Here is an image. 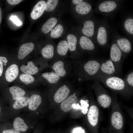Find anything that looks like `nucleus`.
<instances>
[{"mask_svg":"<svg viewBox=\"0 0 133 133\" xmlns=\"http://www.w3.org/2000/svg\"><path fill=\"white\" fill-rule=\"evenodd\" d=\"M99 110L97 107L92 105L88 111L87 117L89 122L92 126H94L97 124L98 120Z\"/></svg>","mask_w":133,"mask_h":133,"instance_id":"8","label":"nucleus"},{"mask_svg":"<svg viewBox=\"0 0 133 133\" xmlns=\"http://www.w3.org/2000/svg\"><path fill=\"white\" fill-rule=\"evenodd\" d=\"M22 0H7L8 2L11 5L17 4L21 2Z\"/></svg>","mask_w":133,"mask_h":133,"instance_id":"40","label":"nucleus"},{"mask_svg":"<svg viewBox=\"0 0 133 133\" xmlns=\"http://www.w3.org/2000/svg\"><path fill=\"white\" fill-rule=\"evenodd\" d=\"M29 99V97L25 96L18 99L13 103L12 106L13 108L15 110H18L28 106Z\"/></svg>","mask_w":133,"mask_h":133,"instance_id":"17","label":"nucleus"},{"mask_svg":"<svg viewBox=\"0 0 133 133\" xmlns=\"http://www.w3.org/2000/svg\"><path fill=\"white\" fill-rule=\"evenodd\" d=\"M97 40L99 43L101 45H104L106 43L107 33L106 29L104 27H101L98 29Z\"/></svg>","mask_w":133,"mask_h":133,"instance_id":"23","label":"nucleus"},{"mask_svg":"<svg viewBox=\"0 0 133 133\" xmlns=\"http://www.w3.org/2000/svg\"><path fill=\"white\" fill-rule=\"evenodd\" d=\"M10 19L17 26H20L21 25L22 23L16 16H12L10 18Z\"/></svg>","mask_w":133,"mask_h":133,"instance_id":"39","label":"nucleus"},{"mask_svg":"<svg viewBox=\"0 0 133 133\" xmlns=\"http://www.w3.org/2000/svg\"><path fill=\"white\" fill-rule=\"evenodd\" d=\"M8 60L6 58L3 56H0V77L2 74L3 71V64L6 63Z\"/></svg>","mask_w":133,"mask_h":133,"instance_id":"38","label":"nucleus"},{"mask_svg":"<svg viewBox=\"0 0 133 133\" xmlns=\"http://www.w3.org/2000/svg\"><path fill=\"white\" fill-rule=\"evenodd\" d=\"M124 27L130 34H133V19L129 18L127 19L124 24Z\"/></svg>","mask_w":133,"mask_h":133,"instance_id":"35","label":"nucleus"},{"mask_svg":"<svg viewBox=\"0 0 133 133\" xmlns=\"http://www.w3.org/2000/svg\"><path fill=\"white\" fill-rule=\"evenodd\" d=\"M80 44L81 48L84 50H92L95 48V46L93 42L86 36H82L80 38Z\"/></svg>","mask_w":133,"mask_h":133,"instance_id":"20","label":"nucleus"},{"mask_svg":"<svg viewBox=\"0 0 133 133\" xmlns=\"http://www.w3.org/2000/svg\"><path fill=\"white\" fill-rule=\"evenodd\" d=\"M67 39L68 49L71 51H75L76 49L77 42L76 37L73 34H69L68 35Z\"/></svg>","mask_w":133,"mask_h":133,"instance_id":"30","label":"nucleus"},{"mask_svg":"<svg viewBox=\"0 0 133 133\" xmlns=\"http://www.w3.org/2000/svg\"><path fill=\"white\" fill-rule=\"evenodd\" d=\"M112 124L114 128L117 129H121L123 124V118L119 112H115L112 114L111 119Z\"/></svg>","mask_w":133,"mask_h":133,"instance_id":"13","label":"nucleus"},{"mask_svg":"<svg viewBox=\"0 0 133 133\" xmlns=\"http://www.w3.org/2000/svg\"><path fill=\"white\" fill-rule=\"evenodd\" d=\"M78 99L76 96H70L62 102L61 105V108L64 111L68 112L73 108V105L76 103Z\"/></svg>","mask_w":133,"mask_h":133,"instance_id":"11","label":"nucleus"},{"mask_svg":"<svg viewBox=\"0 0 133 133\" xmlns=\"http://www.w3.org/2000/svg\"><path fill=\"white\" fill-rule=\"evenodd\" d=\"M101 63L95 60L89 61L84 64V70L92 78L99 72Z\"/></svg>","mask_w":133,"mask_h":133,"instance_id":"3","label":"nucleus"},{"mask_svg":"<svg viewBox=\"0 0 133 133\" xmlns=\"http://www.w3.org/2000/svg\"><path fill=\"white\" fill-rule=\"evenodd\" d=\"M19 77L20 80L26 85L33 83L34 80L32 75L25 73L20 74Z\"/></svg>","mask_w":133,"mask_h":133,"instance_id":"33","label":"nucleus"},{"mask_svg":"<svg viewBox=\"0 0 133 133\" xmlns=\"http://www.w3.org/2000/svg\"><path fill=\"white\" fill-rule=\"evenodd\" d=\"M58 0H49L46 3L45 10L51 12L57 6L58 2Z\"/></svg>","mask_w":133,"mask_h":133,"instance_id":"34","label":"nucleus"},{"mask_svg":"<svg viewBox=\"0 0 133 133\" xmlns=\"http://www.w3.org/2000/svg\"><path fill=\"white\" fill-rule=\"evenodd\" d=\"M110 60L118 65L120 63L122 53L120 48L116 43L113 44L111 46L110 51Z\"/></svg>","mask_w":133,"mask_h":133,"instance_id":"5","label":"nucleus"},{"mask_svg":"<svg viewBox=\"0 0 133 133\" xmlns=\"http://www.w3.org/2000/svg\"><path fill=\"white\" fill-rule=\"evenodd\" d=\"M0 133H23L17 131L5 122L0 123Z\"/></svg>","mask_w":133,"mask_h":133,"instance_id":"28","label":"nucleus"},{"mask_svg":"<svg viewBox=\"0 0 133 133\" xmlns=\"http://www.w3.org/2000/svg\"><path fill=\"white\" fill-rule=\"evenodd\" d=\"M91 8V6L90 4L86 2L82 1L76 5L75 10L78 13L85 15L90 12Z\"/></svg>","mask_w":133,"mask_h":133,"instance_id":"19","label":"nucleus"},{"mask_svg":"<svg viewBox=\"0 0 133 133\" xmlns=\"http://www.w3.org/2000/svg\"><path fill=\"white\" fill-rule=\"evenodd\" d=\"M54 49V47L53 45L50 44L48 45L42 49L41 53L44 58H51L53 57Z\"/></svg>","mask_w":133,"mask_h":133,"instance_id":"26","label":"nucleus"},{"mask_svg":"<svg viewBox=\"0 0 133 133\" xmlns=\"http://www.w3.org/2000/svg\"><path fill=\"white\" fill-rule=\"evenodd\" d=\"M124 81L130 86H133V72L130 73L125 78Z\"/></svg>","mask_w":133,"mask_h":133,"instance_id":"36","label":"nucleus"},{"mask_svg":"<svg viewBox=\"0 0 133 133\" xmlns=\"http://www.w3.org/2000/svg\"><path fill=\"white\" fill-rule=\"evenodd\" d=\"M57 22V19L55 17L49 19L42 26L41 28L42 32L45 34L48 33L55 26Z\"/></svg>","mask_w":133,"mask_h":133,"instance_id":"22","label":"nucleus"},{"mask_svg":"<svg viewBox=\"0 0 133 133\" xmlns=\"http://www.w3.org/2000/svg\"><path fill=\"white\" fill-rule=\"evenodd\" d=\"M83 0H72L73 3L75 4H78L82 2Z\"/></svg>","mask_w":133,"mask_h":133,"instance_id":"43","label":"nucleus"},{"mask_svg":"<svg viewBox=\"0 0 133 133\" xmlns=\"http://www.w3.org/2000/svg\"><path fill=\"white\" fill-rule=\"evenodd\" d=\"M68 50V44L66 41H61L58 44L57 47V51L59 55L62 56L65 55L67 53Z\"/></svg>","mask_w":133,"mask_h":133,"instance_id":"27","label":"nucleus"},{"mask_svg":"<svg viewBox=\"0 0 133 133\" xmlns=\"http://www.w3.org/2000/svg\"><path fill=\"white\" fill-rule=\"evenodd\" d=\"M7 116V109L5 103L0 101V123L5 121Z\"/></svg>","mask_w":133,"mask_h":133,"instance_id":"32","label":"nucleus"},{"mask_svg":"<svg viewBox=\"0 0 133 133\" xmlns=\"http://www.w3.org/2000/svg\"><path fill=\"white\" fill-rule=\"evenodd\" d=\"M19 72L18 67L17 65H11L6 71L5 75L6 80L9 82H12L17 77Z\"/></svg>","mask_w":133,"mask_h":133,"instance_id":"9","label":"nucleus"},{"mask_svg":"<svg viewBox=\"0 0 133 133\" xmlns=\"http://www.w3.org/2000/svg\"><path fill=\"white\" fill-rule=\"evenodd\" d=\"M73 108L78 110H81V106L78 103H75L73 105Z\"/></svg>","mask_w":133,"mask_h":133,"instance_id":"42","label":"nucleus"},{"mask_svg":"<svg viewBox=\"0 0 133 133\" xmlns=\"http://www.w3.org/2000/svg\"><path fill=\"white\" fill-rule=\"evenodd\" d=\"M81 103V107L82 112L85 114L88 111V107L89 106V104L88 102L84 100H82L80 102Z\"/></svg>","mask_w":133,"mask_h":133,"instance_id":"37","label":"nucleus"},{"mask_svg":"<svg viewBox=\"0 0 133 133\" xmlns=\"http://www.w3.org/2000/svg\"><path fill=\"white\" fill-rule=\"evenodd\" d=\"M2 20V13L1 9L0 7V24L1 23Z\"/></svg>","mask_w":133,"mask_h":133,"instance_id":"44","label":"nucleus"},{"mask_svg":"<svg viewBox=\"0 0 133 133\" xmlns=\"http://www.w3.org/2000/svg\"><path fill=\"white\" fill-rule=\"evenodd\" d=\"M20 69L24 73L31 75L36 74L39 71L38 67L31 61L28 63L27 66L22 65L20 67Z\"/></svg>","mask_w":133,"mask_h":133,"instance_id":"14","label":"nucleus"},{"mask_svg":"<svg viewBox=\"0 0 133 133\" xmlns=\"http://www.w3.org/2000/svg\"><path fill=\"white\" fill-rule=\"evenodd\" d=\"M117 44L121 50L123 52L128 53L131 50V45L130 41L126 38H122L116 40Z\"/></svg>","mask_w":133,"mask_h":133,"instance_id":"18","label":"nucleus"},{"mask_svg":"<svg viewBox=\"0 0 133 133\" xmlns=\"http://www.w3.org/2000/svg\"><path fill=\"white\" fill-rule=\"evenodd\" d=\"M46 2L44 0L39 1L34 7L31 14L32 18L34 20L40 17L45 10Z\"/></svg>","mask_w":133,"mask_h":133,"instance_id":"4","label":"nucleus"},{"mask_svg":"<svg viewBox=\"0 0 133 133\" xmlns=\"http://www.w3.org/2000/svg\"><path fill=\"white\" fill-rule=\"evenodd\" d=\"M98 101L103 108L108 107L111 102L110 97L106 94H103L99 95L97 98Z\"/></svg>","mask_w":133,"mask_h":133,"instance_id":"25","label":"nucleus"},{"mask_svg":"<svg viewBox=\"0 0 133 133\" xmlns=\"http://www.w3.org/2000/svg\"><path fill=\"white\" fill-rule=\"evenodd\" d=\"M12 126L16 130L23 133L27 132L30 128L23 119L19 116L17 117L14 119Z\"/></svg>","mask_w":133,"mask_h":133,"instance_id":"7","label":"nucleus"},{"mask_svg":"<svg viewBox=\"0 0 133 133\" xmlns=\"http://www.w3.org/2000/svg\"><path fill=\"white\" fill-rule=\"evenodd\" d=\"M64 63L62 61H59L55 63L52 66L55 73L59 76L63 77L66 74L64 68Z\"/></svg>","mask_w":133,"mask_h":133,"instance_id":"24","label":"nucleus"},{"mask_svg":"<svg viewBox=\"0 0 133 133\" xmlns=\"http://www.w3.org/2000/svg\"><path fill=\"white\" fill-rule=\"evenodd\" d=\"M41 96L38 95L33 94L29 98L28 107L31 111L36 110L41 104L42 102Z\"/></svg>","mask_w":133,"mask_h":133,"instance_id":"12","label":"nucleus"},{"mask_svg":"<svg viewBox=\"0 0 133 133\" xmlns=\"http://www.w3.org/2000/svg\"><path fill=\"white\" fill-rule=\"evenodd\" d=\"M70 92L69 88L66 85L59 88L55 93L54 99L57 103L63 102L68 96Z\"/></svg>","mask_w":133,"mask_h":133,"instance_id":"6","label":"nucleus"},{"mask_svg":"<svg viewBox=\"0 0 133 133\" xmlns=\"http://www.w3.org/2000/svg\"><path fill=\"white\" fill-rule=\"evenodd\" d=\"M94 23L92 21L89 20L84 22L82 29L83 34L87 36L91 37L94 34Z\"/></svg>","mask_w":133,"mask_h":133,"instance_id":"15","label":"nucleus"},{"mask_svg":"<svg viewBox=\"0 0 133 133\" xmlns=\"http://www.w3.org/2000/svg\"><path fill=\"white\" fill-rule=\"evenodd\" d=\"M9 90L12 95V99L14 100L24 96L25 94V92L24 90L17 86H12L10 88Z\"/></svg>","mask_w":133,"mask_h":133,"instance_id":"21","label":"nucleus"},{"mask_svg":"<svg viewBox=\"0 0 133 133\" xmlns=\"http://www.w3.org/2000/svg\"><path fill=\"white\" fill-rule=\"evenodd\" d=\"M42 76L50 83H55L58 82L60 79L59 76L53 72H46L42 74Z\"/></svg>","mask_w":133,"mask_h":133,"instance_id":"29","label":"nucleus"},{"mask_svg":"<svg viewBox=\"0 0 133 133\" xmlns=\"http://www.w3.org/2000/svg\"><path fill=\"white\" fill-rule=\"evenodd\" d=\"M118 66L110 59L101 63L98 73L105 76H114Z\"/></svg>","mask_w":133,"mask_h":133,"instance_id":"2","label":"nucleus"},{"mask_svg":"<svg viewBox=\"0 0 133 133\" xmlns=\"http://www.w3.org/2000/svg\"><path fill=\"white\" fill-rule=\"evenodd\" d=\"M117 4L113 1H107L100 3L99 6V9L101 12H108L114 10L116 7Z\"/></svg>","mask_w":133,"mask_h":133,"instance_id":"16","label":"nucleus"},{"mask_svg":"<svg viewBox=\"0 0 133 133\" xmlns=\"http://www.w3.org/2000/svg\"><path fill=\"white\" fill-rule=\"evenodd\" d=\"M50 33V36L53 38H57L60 37L62 34L64 28L61 24L56 25L53 29H52Z\"/></svg>","mask_w":133,"mask_h":133,"instance_id":"31","label":"nucleus"},{"mask_svg":"<svg viewBox=\"0 0 133 133\" xmlns=\"http://www.w3.org/2000/svg\"><path fill=\"white\" fill-rule=\"evenodd\" d=\"M94 81L100 82L109 88L116 90L125 88L126 82L124 80L115 76H107L98 73L92 78Z\"/></svg>","mask_w":133,"mask_h":133,"instance_id":"1","label":"nucleus"},{"mask_svg":"<svg viewBox=\"0 0 133 133\" xmlns=\"http://www.w3.org/2000/svg\"><path fill=\"white\" fill-rule=\"evenodd\" d=\"M73 133H84V130L81 128H74L73 131Z\"/></svg>","mask_w":133,"mask_h":133,"instance_id":"41","label":"nucleus"},{"mask_svg":"<svg viewBox=\"0 0 133 133\" xmlns=\"http://www.w3.org/2000/svg\"><path fill=\"white\" fill-rule=\"evenodd\" d=\"M34 44L32 42H28L23 44L20 47L18 51V58L19 60L24 58L33 50Z\"/></svg>","mask_w":133,"mask_h":133,"instance_id":"10","label":"nucleus"}]
</instances>
